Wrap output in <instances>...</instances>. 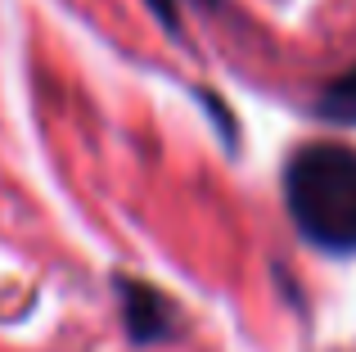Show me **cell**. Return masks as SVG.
<instances>
[{"label": "cell", "instance_id": "1", "mask_svg": "<svg viewBox=\"0 0 356 352\" xmlns=\"http://www.w3.org/2000/svg\"><path fill=\"white\" fill-rule=\"evenodd\" d=\"M284 199L298 230L330 253H356V150L307 145L284 172Z\"/></svg>", "mask_w": 356, "mask_h": 352}, {"label": "cell", "instance_id": "2", "mask_svg": "<svg viewBox=\"0 0 356 352\" xmlns=\"http://www.w3.org/2000/svg\"><path fill=\"white\" fill-rule=\"evenodd\" d=\"M321 109H325V118H334V122H356V68L325 90Z\"/></svg>", "mask_w": 356, "mask_h": 352}]
</instances>
